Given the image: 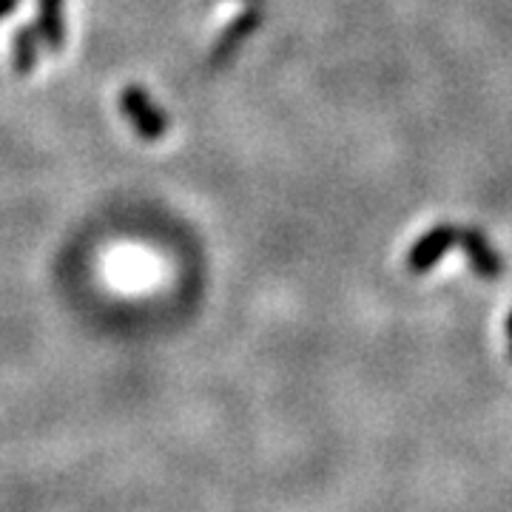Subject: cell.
<instances>
[{"label":"cell","instance_id":"2","mask_svg":"<svg viewBox=\"0 0 512 512\" xmlns=\"http://www.w3.org/2000/svg\"><path fill=\"white\" fill-rule=\"evenodd\" d=\"M450 248H456V225H433L430 231H424L416 245L407 251V271L410 274H427L430 268H436L441 256Z\"/></svg>","mask_w":512,"mask_h":512},{"label":"cell","instance_id":"7","mask_svg":"<svg viewBox=\"0 0 512 512\" xmlns=\"http://www.w3.org/2000/svg\"><path fill=\"white\" fill-rule=\"evenodd\" d=\"M18 6H20V0H0V20L9 18Z\"/></svg>","mask_w":512,"mask_h":512},{"label":"cell","instance_id":"5","mask_svg":"<svg viewBox=\"0 0 512 512\" xmlns=\"http://www.w3.org/2000/svg\"><path fill=\"white\" fill-rule=\"evenodd\" d=\"M37 37L46 43L49 52L60 55L66 49V20L63 0H37Z\"/></svg>","mask_w":512,"mask_h":512},{"label":"cell","instance_id":"8","mask_svg":"<svg viewBox=\"0 0 512 512\" xmlns=\"http://www.w3.org/2000/svg\"><path fill=\"white\" fill-rule=\"evenodd\" d=\"M507 336H510V359H512V313L507 316Z\"/></svg>","mask_w":512,"mask_h":512},{"label":"cell","instance_id":"3","mask_svg":"<svg viewBox=\"0 0 512 512\" xmlns=\"http://www.w3.org/2000/svg\"><path fill=\"white\" fill-rule=\"evenodd\" d=\"M456 248H461L467 254L470 268L484 279H498L504 274V256L495 251L493 245L487 242V234L478 228H461L456 225Z\"/></svg>","mask_w":512,"mask_h":512},{"label":"cell","instance_id":"1","mask_svg":"<svg viewBox=\"0 0 512 512\" xmlns=\"http://www.w3.org/2000/svg\"><path fill=\"white\" fill-rule=\"evenodd\" d=\"M120 111L128 120V126L134 128V134L143 137L146 143H157L168 134V114L137 83H131L120 92Z\"/></svg>","mask_w":512,"mask_h":512},{"label":"cell","instance_id":"4","mask_svg":"<svg viewBox=\"0 0 512 512\" xmlns=\"http://www.w3.org/2000/svg\"><path fill=\"white\" fill-rule=\"evenodd\" d=\"M259 23H262V12H259L256 6L245 9L234 23H228V26L222 29V35L217 37L214 49H211V66H225V63L245 46V40L254 35Z\"/></svg>","mask_w":512,"mask_h":512},{"label":"cell","instance_id":"6","mask_svg":"<svg viewBox=\"0 0 512 512\" xmlns=\"http://www.w3.org/2000/svg\"><path fill=\"white\" fill-rule=\"evenodd\" d=\"M12 66L18 74H32L37 66V29L18 26L12 37Z\"/></svg>","mask_w":512,"mask_h":512}]
</instances>
